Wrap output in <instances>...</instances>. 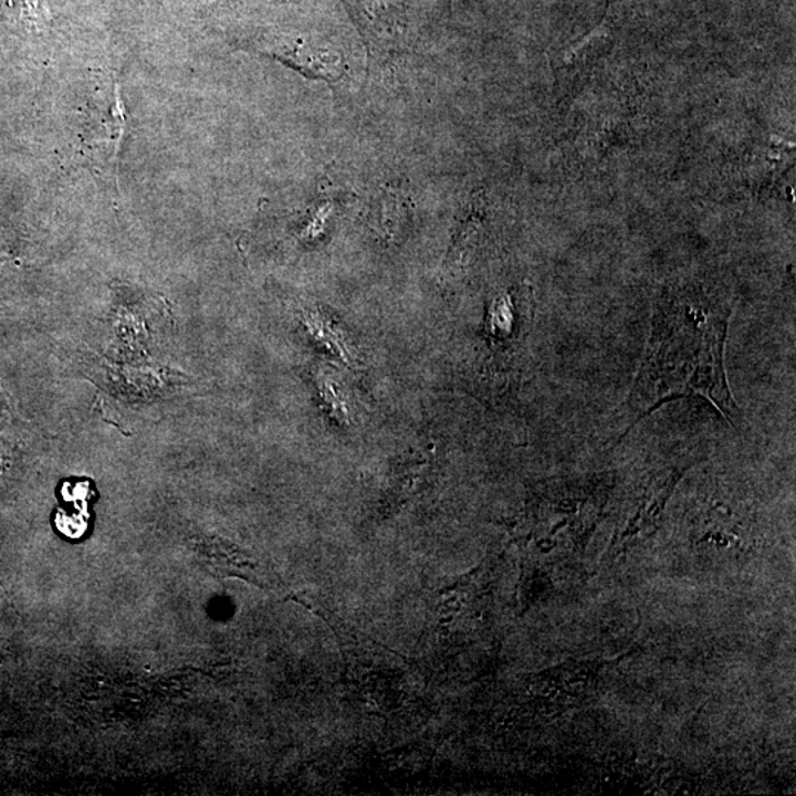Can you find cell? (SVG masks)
I'll return each mask as SVG.
<instances>
[{"label": "cell", "mask_w": 796, "mask_h": 796, "mask_svg": "<svg viewBox=\"0 0 796 796\" xmlns=\"http://www.w3.org/2000/svg\"><path fill=\"white\" fill-rule=\"evenodd\" d=\"M729 310L699 296L658 304L648 352L632 385L631 427L667 401L701 397L730 423L739 411L724 370Z\"/></svg>", "instance_id": "cell-1"}, {"label": "cell", "mask_w": 796, "mask_h": 796, "mask_svg": "<svg viewBox=\"0 0 796 796\" xmlns=\"http://www.w3.org/2000/svg\"><path fill=\"white\" fill-rule=\"evenodd\" d=\"M370 56L383 57L398 48L405 15L391 0H344Z\"/></svg>", "instance_id": "cell-2"}, {"label": "cell", "mask_w": 796, "mask_h": 796, "mask_svg": "<svg viewBox=\"0 0 796 796\" xmlns=\"http://www.w3.org/2000/svg\"><path fill=\"white\" fill-rule=\"evenodd\" d=\"M677 480H679V473L671 471L668 475L659 478V480L650 486L640 507L637 509L635 515L628 521L626 530L622 531L621 538H619V543H621L622 546H626V543L630 542L632 537L646 533V531L653 525V522L661 515L671 491L674 490Z\"/></svg>", "instance_id": "cell-3"}]
</instances>
